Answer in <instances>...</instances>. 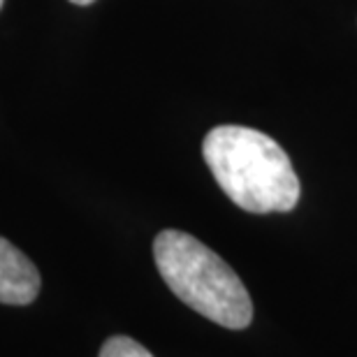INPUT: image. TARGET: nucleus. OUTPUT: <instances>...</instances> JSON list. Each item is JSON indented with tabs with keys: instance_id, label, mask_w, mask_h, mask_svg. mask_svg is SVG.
Segmentation results:
<instances>
[{
	"instance_id": "f257e3e1",
	"label": "nucleus",
	"mask_w": 357,
	"mask_h": 357,
	"mask_svg": "<svg viewBox=\"0 0 357 357\" xmlns=\"http://www.w3.org/2000/svg\"><path fill=\"white\" fill-rule=\"evenodd\" d=\"M202 155L220 190L251 213L292 211L302 185L290 155L269 135L246 126H216L206 132Z\"/></svg>"
},
{
	"instance_id": "f03ea898",
	"label": "nucleus",
	"mask_w": 357,
	"mask_h": 357,
	"mask_svg": "<svg viewBox=\"0 0 357 357\" xmlns=\"http://www.w3.org/2000/svg\"><path fill=\"white\" fill-rule=\"evenodd\" d=\"M153 258L167 288L199 316L227 330H246L253 302L244 281L227 262L188 232L162 230Z\"/></svg>"
},
{
	"instance_id": "7ed1b4c3",
	"label": "nucleus",
	"mask_w": 357,
	"mask_h": 357,
	"mask_svg": "<svg viewBox=\"0 0 357 357\" xmlns=\"http://www.w3.org/2000/svg\"><path fill=\"white\" fill-rule=\"evenodd\" d=\"M40 271L17 246L0 237V304L26 306L40 292Z\"/></svg>"
},
{
	"instance_id": "20e7f679",
	"label": "nucleus",
	"mask_w": 357,
	"mask_h": 357,
	"mask_svg": "<svg viewBox=\"0 0 357 357\" xmlns=\"http://www.w3.org/2000/svg\"><path fill=\"white\" fill-rule=\"evenodd\" d=\"M100 357H153V355L130 337H112L105 341Z\"/></svg>"
},
{
	"instance_id": "39448f33",
	"label": "nucleus",
	"mask_w": 357,
	"mask_h": 357,
	"mask_svg": "<svg viewBox=\"0 0 357 357\" xmlns=\"http://www.w3.org/2000/svg\"><path fill=\"white\" fill-rule=\"evenodd\" d=\"M70 3H75V5H91V3H96V0H70Z\"/></svg>"
},
{
	"instance_id": "423d86ee",
	"label": "nucleus",
	"mask_w": 357,
	"mask_h": 357,
	"mask_svg": "<svg viewBox=\"0 0 357 357\" xmlns=\"http://www.w3.org/2000/svg\"><path fill=\"white\" fill-rule=\"evenodd\" d=\"M3 3H5V0H0V7H3Z\"/></svg>"
}]
</instances>
